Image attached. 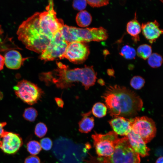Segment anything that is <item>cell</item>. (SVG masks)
<instances>
[{"mask_svg": "<svg viewBox=\"0 0 163 163\" xmlns=\"http://www.w3.org/2000/svg\"><path fill=\"white\" fill-rule=\"evenodd\" d=\"M6 124L7 123L6 122H0V136L5 131L3 129V128L6 125Z\"/></svg>", "mask_w": 163, "mask_h": 163, "instance_id": "d6a6232c", "label": "cell"}, {"mask_svg": "<svg viewBox=\"0 0 163 163\" xmlns=\"http://www.w3.org/2000/svg\"><path fill=\"white\" fill-rule=\"evenodd\" d=\"M87 3L86 0H74L73 2V6L76 10L82 11L86 8Z\"/></svg>", "mask_w": 163, "mask_h": 163, "instance_id": "f546056e", "label": "cell"}, {"mask_svg": "<svg viewBox=\"0 0 163 163\" xmlns=\"http://www.w3.org/2000/svg\"><path fill=\"white\" fill-rule=\"evenodd\" d=\"M156 163H163V157L161 156L156 160Z\"/></svg>", "mask_w": 163, "mask_h": 163, "instance_id": "d590c367", "label": "cell"}, {"mask_svg": "<svg viewBox=\"0 0 163 163\" xmlns=\"http://www.w3.org/2000/svg\"><path fill=\"white\" fill-rule=\"evenodd\" d=\"M135 17L127 24L126 30L127 33L131 37L135 43L139 41V34L141 31V25L137 20L136 13Z\"/></svg>", "mask_w": 163, "mask_h": 163, "instance_id": "ac0fdd59", "label": "cell"}, {"mask_svg": "<svg viewBox=\"0 0 163 163\" xmlns=\"http://www.w3.org/2000/svg\"><path fill=\"white\" fill-rule=\"evenodd\" d=\"M102 97L104 100L109 113L113 118L134 116L143 106L141 98L133 91L123 86L109 85Z\"/></svg>", "mask_w": 163, "mask_h": 163, "instance_id": "7a4b0ae2", "label": "cell"}, {"mask_svg": "<svg viewBox=\"0 0 163 163\" xmlns=\"http://www.w3.org/2000/svg\"><path fill=\"white\" fill-rule=\"evenodd\" d=\"M109 123L113 131L117 135L126 136L131 130L130 119L118 116L109 121Z\"/></svg>", "mask_w": 163, "mask_h": 163, "instance_id": "9a60e30c", "label": "cell"}, {"mask_svg": "<svg viewBox=\"0 0 163 163\" xmlns=\"http://www.w3.org/2000/svg\"><path fill=\"white\" fill-rule=\"evenodd\" d=\"M130 119L132 130L139 135L146 144L155 136L156 128L155 122L151 118L144 116Z\"/></svg>", "mask_w": 163, "mask_h": 163, "instance_id": "9c48e42d", "label": "cell"}, {"mask_svg": "<svg viewBox=\"0 0 163 163\" xmlns=\"http://www.w3.org/2000/svg\"><path fill=\"white\" fill-rule=\"evenodd\" d=\"M55 100L58 107L61 108L63 107L64 103L61 98L59 97H56L55 98Z\"/></svg>", "mask_w": 163, "mask_h": 163, "instance_id": "1f68e13d", "label": "cell"}, {"mask_svg": "<svg viewBox=\"0 0 163 163\" xmlns=\"http://www.w3.org/2000/svg\"><path fill=\"white\" fill-rule=\"evenodd\" d=\"M60 31L56 33L50 40L45 50L41 53L39 59L44 62L60 59L64 54L68 44Z\"/></svg>", "mask_w": 163, "mask_h": 163, "instance_id": "30bf717a", "label": "cell"}, {"mask_svg": "<svg viewBox=\"0 0 163 163\" xmlns=\"http://www.w3.org/2000/svg\"><path fill=\"white\" fill-rule=\"evenodd\" d=\"M41 149L40 143L36 140L30 141L27 144V151L32 155H35L38 154L41 150Z\"/></svg>", "mask_w": 163, "mask_h": 163, "instance_id": "cb8c5ba5", "label": "cell"}, {"mask_svg": "<svg viewBox=\"0 0 163 163\" xmlns=\"http://www.w3.org/2000/svg\"><path fill=\"white\" fill-rule=\"evenodd\" d=\"M152 53L151 46L144 44L139 46L137 48L136 54L139 57L145 60L148 59Z\"/></svg>", "mask_w": 163, "mask_h": 163, "instance_id": "44dd1931", "label": "cell"}, {"mask_svg": "<svg viewBox=\"0 0 163 163\" xmlns=\"http://www.w3.org/2000/svg\"><path fill=\"white\" fill-rule=\"evenodd\" d=\"M145 81L143 78L139 76L133 77L130 82L131 87L136 90L141 89L144 85Z\"/></svg>", "mask_w": 163, "mask_h": 163, "instance_id": "484cf974", "label": "cell"}, {"mask_svg": "<svg viewBox=\"0 0 163 163\" xmlns=\"http://www.w3.org/2000/svg\"><path fill=\"white\" fill-rule=\"evenodd\" d=\"M23 144L22 139L18 134L5 130L0 136V149L6 154H15Z\"/></svg>", "mask_w": 163, "mask_h": 163, "instance_id": "7c38bea8", "label": "cell"}, {"mask_svg": "<svg viewBox=\"0 0 163 163\" xmlns=\"http://www.w3.org/2000/svg\"><path fill=\"white\" fill-rule=\"evenodd\" d=\"M120 54L126 59H132L135 58L136 52L133 48L126 45L122 47L120 52Z\"/></svg>", "mask_w": 163, "mask_h": 163, "instance_id": "7402d4cb", "label": "cell"}, {"mask_svg": "<svg viewBox=\"0 0 163 163\" xmlns=\"http://www.w3.org/2000/svg\"><path fill=\"white\" fill-rule=\"evenodd\" d=\"M60 32L68 43L73 42H100L108 38L107 31L102 27L81 28L64 25Z\"/></svg>", "mask_w": 163, "mask_h": 163, "instance_id": "277c9868", "label": "cell"}, {"mask_svg": "<svg viewBox=\"0 0 163 163\" xmlns=\"http://www.w3.org/2000/svg\"><path fill=\"white\" fill-rule=\"evenodd\" d=\"M40 143L41 148L46 151L50 150L53 145L52 140L48 137H45L42 139L40 140Z\"/></svg>", "mask_w": 163, "mask_h": 163, "instance_id": "83f0119b", "label": "cell"}, {"mask_svg": "<svg viewBox=\"0 0 163 163\" xmlns=\"http://www.w3.org/2000/svg\"><path fill=\"white\" fill-rule=\"evenodd\" d=\"M90 161V163H140V159L125 136L119 138L112 155L107 157H92Z\"/></svg>", "mask_w": 163, "mask_h": 163, "instance_id": "5b68a950", "label": "cell"}, {"mask_svg": "<svg viewBox=\"0 0 163 163\" xmlns=\"http://www.w3.org/2000/svg\"><path fill=\"white\" fill-rule=\"evenodd\" d=\"M40 22L43 34L50 40L64 25L62 20L56 17L53 1H49L46 11L40 12Z\"/></svg>", "mask_w": 163, "mask_h": 163, "instance_id": "8992f818", "label": "cell"}, {"mask_svg": "<svg viewBox=\"0 0 163 163\" xmlns=\"http://www.w3.org/2000/svg\"><path fill=\"white\" fill-rule=\"evenodd\" d=\"M90 53L88 46L83 42H73L68 43L61 59L66 58L76 64L82 63Z\"/></svg>", "mask_w": 163, "mask_h": 163, "instance_id": "8fae6325", "label": "cell"}, {"mask_svg": "<svg viewBox=\"0 0 163 163\" xmlns=\"http://www.w3.org/2000/svg\"><path fill=\"white\" fill-rule=\"evenodd\" d=\"M163 62L162 56L157 53H152L148 59V63L151 67L157 68L160 67Z\"/></svg>", "mask_w": 163, "mask_h": 163, "instance_id": "603a6c76", "label": "cell"}, {"mask_svg": "<svg viewBox=\"0 0 163 163\" xmlns=\"http://www.w3.org/2000/svg\"><path fill=\"white\" fill-rule=\"evenodd\" d=\"M126 137L131 148L139 156L143 157L149 155L150 149L139 135L135 134L131 130Z\"/></svg>", "mask_w": 163, "mask_h": 163, "instance_id": "5bb4252c", "label": "cell"}, {"mask_svg": "<svg viewBox=\"0 0 163 163\" xmlns=\"http://www.w3.org/2000/svg\"><path fill=\"white\" fill-rule=\"evenodd\" d=\"M47 131L46 125L43 123L39 122L36 125L34 133L38 137L41 138L44 136Z\"/></svg>", "mask_w": 163, "mask_h": 163, "instance_id": "4316f807", "label": "cell"}, {"mask_svg": "<svg viewBox=\"0 0 163 163\" xmlns=\"http://www.w3.org/2000/svg\"><path fill=\"white\" fill-rule=\"evenodd\" d=\"M94 146L98 156L107 157L112 155L119 138L113 131L105 134H98L94 131L91 136Z\"/></svg>", "mask_w": 163, "mask_h": 163, "instance_id": "52a82bcc", "label": "cell"}, {"mask_svg": "<svg viewBox=\"0 0 163 163\" xmlns=\"http://www.w3.org/2000/svg\"><path fill=\"white\" fill-rule=\"evenodd\" d=\"M107 111V108L104 104L100 102L96 103L93 105L91 113L95 117L102 118L106 116Z\"/></svg>", "mask_w": 163, "mask_h": 163, "instance_id": "ffe728a7", "label": "cell"}, {"mask_svg": "<svg viewBox=\"0 0 163 163\" xmlns=\"http://www.w3.org/2000/svg\"><path fill=\"white\" fill-rule=\"evenodd\" d=\"M107 73L110 76H113L114 73V72L113 69H109L107 70Z\"/></svg>", "mask_w": 163, "mask_h": 163, "instance_id": "e575fe53", "label": "cell"}, {"mask_svg": "<svg viewBox=\"0 0 163 163\" xmlns=\"http://www.w3.org/2000/svg\"><path fill=\"white\" fill-rule=\"evenodd\" d=\"M98 82L101 85H103L104 84V82L102 79H100L98 81Z\"/></svg>", "mask_w": 163, "mask_h": 163, "instance_id": "8d00e7d4", "label": "cell"}, {"mask_svg": "<svg viewBox=\"0 0 163 163\" xmlns=\"http://www.w3.org/2000/svg\"><path fill=\"white\" fill-rule=\"evenodd\" d=\"M38 115L36 110L33 107H29L25 109L23 114V117L26 120L30 121H34Z\"/></svg>", "mask_w": 163, "mask_h": 163, "instance_id": "d4e9b609", "label": "cell"}, {"mask_svg": "<svg viewBox=\"0 0 163 163\" xmlns=\"http://www.w3.org/2000/svg\"><path fill=\"white\" fill-rule=\"evenodd\" d=\"M56 63V69L39 75L40 80L46 85H54L56 87L63 89L80 82L85 90H88L94 85L97 73L92 66H85L82 68L70 69L61 62Z\"/></svg>", "mask_w": 163, "mask_h": 163, "instance_id": "6da1fadb", "label": "cell"}, {"mask_svg": "<svg viewBox=\"0 0 163 163\" xmlns=\"http://www.w3.org/2000/svg\"><path fill=\"white\" fill-rule=\"evenodd\" d=\"M39 12H36L24 21L18 28V39L26 48L41 53L49 44L50 39L45 35L40 22Z\"/></svg>", "mask_w": 163, "mask_h": 163, "instance_id": "3957f363", "label": "cell"}, {"mask_svg": "<svg viewBox=\"0 0 163 163\" xmlns=\"http://www.w3.org/2000/svg\"><path fill=\"white\" fill-rule=\"evenodd\" d=\"M141 27L143 35L151 44L155 42L163 33L156 20L142 23Z\"/></svg>", "mask_w": 163, "mask_h": 163, "instance_id": "4fadbf2b", "label": "cell"}, {"mask_svg": "<svg viewBox=\"0 0 163 163\" xmlns=\"http://www.w3.org/2000/svg\"><path fill=\"white\" fill-rule=\"evenodd\" d=\"M4 58L5 66L7 68L12 69H19L24 61L20 53L15 50H11L8 52Z\"/></svg>", "mask_w": 163, "mask_h": 163, "instance_id": "2e32d148", "label": "cell"}, {"mask_svg": "<svg viewBox=\"0 0 163 163\" xmlns=\"http://www.w3.org/2000/svg\"><path fill=\"white\" fill-rule=\"evenodd\" d=\"M91 111L82 114V118L79 121L78 130L82 133H87L90 132L94 126V119L91 116Z\"/></svg>", "mask_w": 163, "mask_h": 163, "instance_id": "e0dca14e", "label": "cell"}, {"mask_svg": "<svg viewBox=\"0 0 163 163\" xmlns=\"http://www.w3.org/2000/svg\"><path fill=\"white\" fill-rule=\"evenodd\" d=\"M13 88L16 96L30 105L37 103L43 93L37 85L24 79L18 82Z\"/></svg>", "mask_w": 163, "mask_h": 163, "instance_id": "ba28073f", "label": "cell"}, {"mask_svg": "<svg viewBox=\"0 0 163 163\" xmlns=\"http://www.w3.org/2000/svg\"><path fill=\"white\" fill-rule=\"evenodd\" d=\"M87 3L93 7H99L106 5L109 3V0H86Z\"/></svg>", "mask_w": 163, "mask_h": 163, "instance_id": "f1b7e54d", "label": "cell"}, {"mask_svg": "<svg viewBox=\"0 0 163 163\" xmlns=\"http://www.w3.org/2000/svg\"><path fill=\"white\" fill-rule=\"evenodd\" d=\"M76 21L79 26L85 27L90 24L92 21V17L87 11H82L77 14Z\"/></svg>", "mask_w": 163, "mask_h": 163, "instance_id": "d6986e66", "label": "cell"}, {"mask_svg": "<svg viewBox=\"0 0 163 163\" xmlns=\"http://www.w3.org/2000/svg\"><path fill=\"white\" fill-rule=\"evenodd\" d=\"M24 163H40V158L35 155H30L25 159Z\"/></svg>", "mask_w": 163, "mask_h": 163, "instance_id": "4dcf8cb0", "label": "cell"}, {"mask_svg": "<svg viewBox=\"0 0 163 163\" xmlns=\"http://www.w3.org/2000/svg\"><path fill=\"white\" fill-rule=\"evenodd\" d=\"M4 64V57L0 54V71L3 69Z\"/></svg>", "mask_w": 163, "mask_h": 163, "instance_id": "836d02e7", "label": "cell"}]
</instances>
